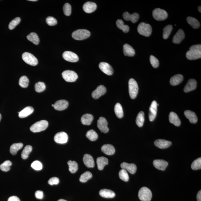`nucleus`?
Segmentation results:
<instances>
[{
  "label": "nucleus",
  "instance_id": "obj_9",
  "mask_svg": "<svg viewBox=\"0 0 201 201\" xmlns=\"http://www.w3.org/2000/svg\"><path fill=\"white\" fill-rule=\"evenodd\" d=\"M152 15L154 18L158 21L164 20L168 17L167 12L164 10L160 8L155 9L153 11Z\"/></svg>",
  "mask_w": 201,
  "mask_h": 201
},
{
  "label": "nucleus",
  "instance_id": "obj_22",
  "mask_svg": "<svg viewBox=\"0 0 201 201\" xmlns=\"http://www.w3.org/2000/svg\"><path fill=\"white\" fill-rule=\"evenodd\" d=\"M197 85V81L195 79H189L184 87V92H189V91L194 90L196 88Z\"/></svg>",
  "mask_w": 201,
  "mask_h": 201
},
{
  "label": "nucleus",
  "instance_id": "obj_13",
  "mask_svg": "<svg viewBox=\"0 0 201 201\" xmlns=\"http://www.w3.org/2000/svg\"><path fill=\"white\" fill-rule=\"evenodd\" d=\"M68 136L65 132H60L57 133L54 137L55 142L59 144H64L68 141Z\"/></svg>",
  "mask_w": 201,
  "mask_h": 201
},
{
  "label": "nucleus",
  "instance_id": "obj_29",
  "mask_svg": "<svg viewBox=\"0 0 201 201\" xmlns=\"http://www.w3.org/2000/svg\"><path fill=\"white\" fill-rule=\"evenodd\" d=\"M185 116L192 123H196L197 122V117L195 112L190 110H186L184 112Z\"/></svg>",
  "mask_w": 201,
  "mask_h": 201
},
{
  "label": "nucleus",
  "instance_id": "obj_61",
  "mask_svg": "<svg viewBox=\"0 0 201 201\" xmlns=\"http://www.w3.org/2000/svg\"><path fill=\"white\" fill-rule=\"evenodd\" d=\"M29 1H32V2H36L37 1V0H29Z\"/></svg>",
  "mask_w": 201,
  "mask_h": 201
},
{
  "label": "nucleus",
  "instance_id": "obj_51",
  "mask_svg": "<svg viewBox=\"0 0 201 201\" xmlns=\"http://www.w3.org/2000/svg\"><path fill=\"white\" fill-rule=\"evenodd\" d=\"M64 14L65 15L69 16L71 15L72 12V8L71 5L68 3H66L64 5L63 7Z\"/></svg>",
  "mask_w": 201,
  "mask_h": 201
},
{
  "label": "nucleus",
  "instance_id": "obj_36",
  "mask_svg": "<svg viewBox=\"0 0 201 201\" xmlns=\"http://www.w3.org/2000/svg\"><path fill=\"white\" fill-rule=\"evenodd\" d=\"M27 39L29 41L32 42L34 45H38L40 42L38 35L35 32H32L27 36Z\"/></svg>",
  "mask_w": 201,
  "mask_h": 201
},
{
  "label": "nucleus",
  "instance_id": "obj_8",
  "mask_svg": "<svg viewBox=\"0 0 201 201\" xmlns=\"http://www.w3.org/2000/svg\"><path fill=\"white\" fill-rule=\"evenodd\" d=\"M62 76L67 82H72L75 81L78 78V75L74 71L66 70L63 72Z\"/></svg>",
  "mask_w": 201,
  "mask_h": 201
},
{
  "label": "nucleus",
  "instance_id": "obj_23",
  "mask_svg": "<svg viewBox=\"0 0 201 201\" xmlns=\"http://www.w3.org/2000/svg\"><path fill=\"white\" fill-rule=\"evenodd\" d=\"M185 36V35L184 31L182 29H179L173 37V43L176 44L180 43L184 39Z\"/></svg>",
  "mask_w": 201,
  "mask_h": 201
},
{
  "label": "nucleus",
  "instance_id": "obj_6",
  "mask_svg": "<svg viewBox=\"0 0 201 201\" xmlns=\"http://www.w3.org/2000/svg\"><path fill=\"white\" fill-rule=\"evenodd\" d=\"M138 196L142 201H150L152 198V193L149 189L143 187L139 191Z\"/></svg>",
  "mask_w": 201,
  "mask_h": 201
},
{
  "label": "nucleus",
  "instance_id": "obj_18",
  "mask_svg": "<svg viewBox=\"0 0 201 201\" xmlns=\"http://www.w3.org/2000/svg\"><path fill=\"white\" fill-rule=\"evenodd\" d=\"M68 106L69 102L68 101L64 99H62L57 101L55 103L53 107L55 110L62 111L66 109Z\"/></svg>",
  "mask_w": 201,
  "mask_h": 201
},
{
  "label": "nucleus",
  "instance_id": "obj_19",
  "mask_svg": "<svg viewBox=\"0 0 201 201\" xmlns=\"http://www.w3.org/2000/svg\"><path fill=\"white\" fill-rule=\"evenodd\" d=\"M120 166L122 169L126 170L130 174H133L136 172L137 166L134 163H128L124 162L121 163Z\"/></svg>",
  "mask_w": 201,
  "mask_h": 201
},
{
  "label": "nucleus",
  "instance_id": "obj_46",
  "mask_svg": "<svg viewBox=\"0 0 201 201\" xmlns=\"http://www.w3.org/2000/svg\"><path fill=\"white\" fill-rule=\"evenodd\" d=\"M29 80L25 76H21L19 80V84L21 87L26 88L28 86Z\"/></svg>",
  "mask_w": 201,
  "mask_h": 201
},
{
  "label": "nucleus",
  "instance_id": "obj_38",
  "mask_svg": "<svg viewBox=\"0 0 201 201\" xmlns=\"http://www.w3.org/2000/svg\"><path fill=\"white\" fill-rule=\"evenodd\" d=\"M117 27L121 29L125 33H127L129 30V27L127 25H124V22L122 19H118L116 22Z\"/></svg>",
  "mask_w": 201,
  "mask_h": 201
},
{
  "label": "nucleus",
  "instance_id": "obj_2",
  "mask_svg": "<svg viewBox=\"0 0 201 201\" xmlns=\"http://www.w3.org/2000/svg\"><path fill=\"white\" fill-rule=\"evenodd\" d=\"M48 125L49 122L45 120L39 121L31 126L30 130L34 133H37L46 129Z\"/></svg>",
  "mask_w": 201,
  "mask_h": 201
},
{
  "label": "nucleus",
  "instance_id": "obj_47",
  "mask_svg": "<svg viewBox=\"0 0 201 201\" xmlns=\"http://www.w3.org/2000/svg\"><path fill=\"white\" fill-rule=\"evenodd\" d=\"M119 176L122 181L127 182L129 180V176L127 171L126 170L122 169L119 171Z\"/></svg>",
  "mask_w": 201,
  "mask_h": 201
},
{
  "label": "nucleus",
  "instance_id": "obj_12",
  "mask_svg": "<svg viewBox=\"0 0 201 201\" xmlns=\"http://www.w3.org/2000/svg\"><path fill=\"white\" fill-rule=\"evenodd\" d=\"M157 104V103L156 101H153L150 106L149 113V120L151 122L153 121L156 117L158 107Z\"/></svg>",
  "mask_w": 201,
  "mask_h": 201
},
{
  "label": "nucleus",
  "instance_id": "obj_48",
  "mask_svg": "<svg viewBox=\"0 0 201 201\" xmlns=\"http://www.w3.org/2000/svg\"><path fill=\"white\" fill-rule=\"evenodd\" d=\"M46 88L45 84L42 82L36 83L35 85V89L37 92H41L45 90Z\"/></svg>",
  "mask_w": 201,
  "mask_h": 201
},
{
  "label": "nucleus",
  "instance_id": "obj_59",
  "mask_svg": "<svg viewBox=\"0 0 201 201\" xmlns=\"http://www.w3.org/2000/svg\"><path fill=\"white\" fill-rule=\"evenodd\" d=\"M198 10L199 11V12L201 13V6H199L198 8Z\"/></svg>",
  "mask_w": 201,
  "mask_h": 201
},
{
  "label": "nucleus",
  "instance_id": "obj_25",
  "mask_svg": "<svg viewBox=\"0 0 201 201\" xmlns=\"http://www.w3.org/2000/svg\"><path fill=\"white\" fill-rule=\"evenodd\" d=\"M101 151L105 154L112 155L115 152V149L113 146L110 144H106L101 148Z\"/></svg>",
  "mask_w": 201,
  "mask_h": 201
},
{
  "label": "nucleus",
  "instance_id": "obj_43",
  "mask_svg": "<svg viewBox=\"0 0 201 201\" xmlns=\"http://www.w3.org/2000/svg\"><path fill=\"white\" fill-rule=\"evenodd\" d=\"M92 173L89 171H86L84 174L81 175L79 178V181L82 183H85L92 178Z\"/></svg>",
  "mask_w": 201,
  "mask_h": 201
},
{
  "label": "nucleus",
  "instance_id": "obj_7",
  "mask_svg": "<svg viewBox=\"0 0 201 201\" xmlns=\"http://www.w3.org/2000/svg\"><path fill=\"white\" fill-rule=\"evenodd\" d=\"M23 60L27 64L35 66L38 64V60L33 55L28 52H24L22 55Z\"/></svg>",
  "mask_w": 201,
  "mask_h": 201
},
{
  "label": "nucleus",
  "instance_id": "obj_45",
  "mask_svg": "<svg viewBox=\"0 0 201 201\" xmlns=\"http://www.w3.org/2000/svg\"><path fill=\"white\" fill-rule=\"evenodd\" d=\"M173 29V26L171 25L166 26L163 29V37L164 39L168 38Z\"/></svg>",
  "mask_w": 201,
  "mask_h": 201
},
{
  "label": "nucleus",
  "instance_id": "obj_62",
  "mask_svg": "<svg viewBox=\"0 0 201 201\" xmlns=\"http://www.w3.org/2000/svg\"><path fill=\"white\" fill-rule=\"evenodd\" d=\"M1 119H2V116H1V114H0V122H1Z\"/></svg>",
  "mask_w": 201,
  "mask_h": 201
},
{
  "label": "nucleus",
  "instance_id": "obj_32",
  "mask_svg": "<svg viewBox=\"0 0 201 201\" xmlns=\"http://www.w3.org/2000/svg\"><path fill=\"white\" fill-rule=\"evenodd\" d=\"M183 76L181 74L175 75L171 77L170 80V83L171 85L176 86L180 84L183 81Z\"/></svg>",
  "mask_w": 201,
  "mask_h": 201
},
{
  "label": "nucleus",
  "instance_id": "obj_41",
  "mask_svg": "<svg viewBox=\"0 0 201 201\" xmlns=\"http://www.w3.org/2000/svg\"><path fill=\"white\" fill-rule=\"evenodd\" d=\"M68 164L69 167V171L72 173H75L77 171L78 168V163L75 161H69Z\"/></svg>",
  "mask_w": 201,
  "mask_h": 201
},
{
  "label": "nucleus",
  "instance_id": "obj_40",
  "mask_svg": "<svg viewBox=\"0 0 201 201\" xmlns=\"http://www.w3.org/2000/svg\"><path fill=\"white\" fill-rule=\"evenodd\" d=\"M32 148L31 145H28L26 146L23 150L21 153V157L23 159H27L28 158L29 153L32 152Z\"/></svg>",
  "mask_w": 201,
  "mask_h": 201
},
{
  "label": "nucleus",
  "instance_id": "obj_3",
  "mask_svg": "<svg viewBox=\"0 0 201 201\" xmlns=\"http://www.w3.org/2000/svg\"><path fill=\"white\" fill-rule=\"evenodd\" d=\"M89 31L85 29H79L74 31L72 34V37L77 40H82L87 39L90 36Z\"/></svg>",
  "mask_w": 201,
  "mask_h": 201
},
{
  "label": "nucleus",
  "instance_id": "obj_57",
  "mask_svg": "<svg viewBox=\"0 0 201 201\" xmlns=\"http://www.w3.org/2000/svg\"><path fill=\"white\" fill-rule=\"evenodd\" d=\"M8 201H20L19 198L16 196H12L9 198Z\"/></svg>",
  "mask_w": 201,
  "mask_h": 201
},
{
  "label": "nucleus",
  "instance_id": "obj_16",
  "mask_svg": "<svg viewBox=\"0 0 201 201\" xmlns=\"http://www.w3.org/2000/svg\"><path fill=\"white\" fill-rule=\"evenodd\" d=\"M122 17L125 20L130 21L133 23H135L138 21L139 18V15L138 13H137L130 14L128 12H126L123 13Z\"/></svg>",
  "mask_w": 201,
  "mask_h": 201
},
{
  "label": "nucleus",
  "instance_id": "obj_27",
  "mask_svg": "<svg viewBox=\"0 0 201 201\" xmlns=\"http://www.w3.org/2000/svg\"><path fill=\"white\" fill-rule=\"evenodd\" d=\"M109 160L105 157L101 156L98 158L96 159L98 169L99 170H102L104 169V166L108 164Z\"/></svg>",
  "mask_w": 201,
  "mask_h": 201
},
{
  "label": "nucleus",
  "instance_id": "obj_58",
  "mask_svg": "<svg viewBox=\"0 0 201 201\" xmlns=\"http://www.w3.org/2000/svg\"><path fill=\"white\" fill-rule=\"evenodd\" d=\"M197 201H201V191H199L198 193L197 196Z\"/></svg>",
  "mask_w": 201,
  "mask_h": 201
},
{
  "label": "nucleus",
  "instance_id": "obj_49",
  "mask_svg": "<svg viewBox=\"0 0 201 201\" xmlns=\"http://www.w3.org/2000/svg\"><path fill=\"white\" fill-rule=\"evenodd\" d=\"M191 167L193 170H194L201 169V158H199L194 160L192 163Z\"/></svg>",
  "mask_w": 201,
  "mask_h": 201
},
{
  "label": "nucleus",
  "instance_id": "obj_34",
  "mask_svg": "<svg viewBox=\"0 0 201 201\" xmlns=\"http://www.w3.org/2000/svg\"><path fill=\"white\" fill-rule=\"evenodd\" d=\"M23 146V144L21 143L13 144L10 148V152L12 155L17 154L19 150L21 149Z\"/></svg>",
  "mask_w": 201,
  "mask_h": 201
},
{
  "label": "nucleus",
  "instance_id": "obj_4",
  "mask_svg": "<svg viewBox=\"0 0 201 201\" xmlns=\"http://www.w3.org/2000/svg\"><path fill=\"white\" fill-rule=\"evenodd\" d=\"M138 32L140 35L148 37L151 35L152 32V28L149 24L142 22L139 24L138 28Z\"/></svg>",
  "mask_w": 201,
  "mask_h": 201
},
{
  "label": "nucleus",
  "instance_id": "obj_37",
  "mask_svg": "<svg viewBox=\"0 0 201 201\" xmlns=\"http://www.w3.org/2000/svg\"><path fill=\"white\" fill-rule=\"evenodd\" d=\"M114 112L117 117L119 119L123 117L124 113L122 106L119 103H117L114 107Z\"/></svg>",
  "mask_w": 201,
  "mask_h": 201
},
{
  "label": "nucleus",
  "instance_id": "obj_17",
  "mask_svg": "<svg viewBox=\"0 0 201 201\" xmlns=\"http://www.w3.org/2000/svg\"><path fill=\"white\" fill-rule=\"evenodd\" d=\"M168 164L167 162L164 160L156 159L153 161V165L154 167L160 170H165Z\"/></svg>",
  "mask_w": 201,
  "mask_h": 201
},
{
  "label": "nucleus",
  "instance_id": "obj_33",
  "mask_svg": "<svg viewBox=\"0 0 201 201\" xmlns=\"http://www.w3.org/2000/svg\"><path fill=\"white\" fill-rule=\"evenodd\" d=\"M94 119V117L92 114H86L82 116L81 119V122L83 125H89L92 123Z\"/></svg>",
  "mask_w": 201,
  "mask_h": 201
},
{
  "label": "nucleus",
  "instance_id": "obj_53",
  "mask_svg": "<svg viewBox=\"0 0 201 201\" xmlns=\"http://www.w3.org/2000/svg\"><path fill=\"white\" fill-rule=\"evenodd\" d=\"M31 166L34 169L37 171L41 170L42 168V163L38 161H35L32 162L31 165Z\"/></svg>",
  "mask_w": 201,
  "mask_h": 201
},
{
  "label": "nucleus",
  "instance_id": "obj_42",
  "mask_svg": "<svg viewBox=\"0 0 201 201\" xmlns=\"http://www.w3.org/2000/svg\"><path fill=\"white\" fill-rule=\"evenodd\" d=\"M86 137L92 141H95L98 138V135L94 130H90L88 131L86 135Z\"/></svg>",
  "mask_w": 201,
  "mask_h": 201
},
{
  "label": "nucleus",
  "instance_id": "obj_56",
  "mask_svg": "<svg viewBox=\"0 0 201 201\" xmlns=\"http://www.w3.org/2000/svg\"><path fill=\"white\" fill-rule=\"evenodd\" d=\"M35 196L37 199H42L43 197V193L42 191L38 190L35 192Z\"/></svg>",
  "mask_w": 201,
  "mask_h": 201
},
{
  "label": "nucleus",
  "instance_id": "obj_21",
  "mask_svg": "<svg viewBox=\"0 0 201 201\" xmlns=\"http://www.w3.org/2000/svg\"><path fill=\"white\" fill-rule=\"evenodd\" d=\"M154 144L156 147L161 149H166L168 148L172 145V142L171 141H168L164 139L156 140L154 142Z\"/></svg>",
  "mask_w": 201,
  "mask_h": 201
},
{
  "label": "nucleus",
  "instance_id": "obj_28",
  "mask_svg": "<svg viewBox=\"0 0 201 201\" xmlns=\"http://www.w3.org/2000/svg\"><path fill=\"white\" fill-rule=\"evenodd\" d=\"M34 111L33 108L31 106H28L19 112V117L20 118H24L28 116L33 113Z\"/></svg>",
  "mask_w": 201,
  "mask_h": 201
},
{
  "label": "nucleus",
  "instance_id": "obj_50",
  "mask_svg": "<svg viewBox=\"0 0 201 201\" xmlns=\"http://www.w3.org/2000/svg\"><path fill=\"white\" fill-rule=\"evenodd\" d=\"M21 18L19 17H17L13 19L11 21L9 25V28L11 30L14 29L17 25L20 23Z\"/></svg>",
  "mask_w": 201,
  "mask_h": 201
},
{
  "label": "nucleus",
  "instance_id": "obj_5",
  "mask_svg": "<svg viewBox=\"0 0 201 201\" xmlns=\"http://www.w3.org/2000/svg\"><path fill=\"white\" fill-rule=\"evenodd\" d=\"M129 93L131 98L135 99L138 94L139 87L138 83L133 78H131L129 82Z\"/></svg>",
  "mask_w": 201,
  "mask_h": 201
},
{
  "label": "nucleus",
  "instance_id": "obj_1",
  "mask_svg": "<svg viewBox=\"0 0 201 201\" xmlns=\"http://www.w3.org/2000/svg\"><path fill=\"white\" fill-rule=\"evenodd\" d=\"M186 58L189 60H194L201 58V45H194L189 48L186 54Z\"/></svg>",
  "mask_w": 201,
  "mask_h": 201
},
{
  "label": "nucleus",
  "instance_id": "obj_44",
  "mask_svg": "<svg viewBox=\"0 0 201 201\" xmlns=\"http://www.w3.org/2000/svg\"><path fill=\"white\" fill-rule=\"evenodd\" d=\"M12 165V163L11 161L7 160L0 165V169L4 172H7L10 169V167Z\"/></svg>",
  "mask_w": 201,
  "mask_h": 201
},
{
  "label": "nucleus",
  "instance_id": "obj_15",
  "mask_svg": "<svg viewBox=\"0 0 201 201\" xmlns=\"http://www.w3.org/2000/svg\"><path fill=\"white\" fill-rule=\"evenodd\" d=\"M107 92V89L104 85H100L92 93V96L94 99H97L101 96L104 95Z\"/></svg>",
  "mask_w": 201,
  "mask_h": 201
},
{
  "label": "nucleus",
  "instance_id": "obj_30",
  "mask_svg": "<svg viewBox=\"0 0 201 201\" xmlns=\"http://www.w3.org/2000/svg\"><path fill=\"white\" fill-rule=\"evenodd\" d=\"M99 194L101 196L105 198H112L116 196L115 193L113 191L107 189H101Z\"/></svg>",
  "mask_w": 201,
  "mask_h": 201
},
{
  "label": "nucleus",
  "instance_id": "obj_10",
  "mask_svg": "<svg viewBox=\"0 0 201 201\" xmlns=\"http://www.w3.org/2000/svg\"><path fill=\"white\" fill-rule=\"evenodd\" d=\"M63 58L66 61L76 62L79 60V57L76 54L70 51H65L63 54Z\"/></svg>",
  "mask_w": 201,
  "mask_h": 201
},
{
  "label": "nucleus",
  "instance_id": "obj_60",
  "mask_svg": "<svg viewBox=\"0 0 201 201\" xmlns=\"http://www.w3.org/2000/svg\"><path fill=\"white\" fill-rule=\"evenodd\" d=\"M67 201L64 200V199H59V200L58 201Z\"/></svg>",
  "mask_w": 201,
  "mask_h": 201
},
{
  "label": "nucleus",
  "instance_id": "obj_54",
  "mask_svg": "<svg viewBox=\"0 0 201 201\" xmlns=\"http://www.w3.org/2000/svg\"><path fill=\"white\" fill-rule=\"evenodd\" d=\"M47 23L48 25L51 26H55L57 24V21L56 19L52 17H49L46 19Z\"/></svg>",
  "mask_w": 201,
  "mask_h": 201
},
{
  "label": "nucleus",
  "instance_id": "obj_11",
  "mask_svg": "<svg viewBox=\"0 0 201 201\" xmlns=\"http://www.w3.org/2000/svg\"><path fill=\"white\" fill-rule=\"evenodd\" d=\"M97 127L101 131L104 133H107L109 131L108 122L105 118L100 117L97 121Z\"/></svg>",
  "mask_w": 201,
  "mask_h": 201
},
{
  "label": "nucleus",
  "instance_id": "obj_52",
  "mask_svg": "<svg viewBox=\"0 0 201 201\" xmlns=\"http://www.w3.org/2000/svg\"><path fill=\"white\" fill-rule=\"evenodd\" d=\"M150 61L152 66L155 68H157L159 66V62L158 59L153 55L150 57Z\"/></svg>",
  "mask_w": 201,
  "mask_h": 201
},
{
  "label": "nucleus",
  "instance_id": "obj_39",
  "mask_svg": "<svg viewBox=\"0 0 201 201\" xmlns=\"http://www.w3.org/2000/svg\"><path fill=\"white\" fill-rule=\"evenodd\" d=\"M145 121V114L143 112H139L136 119V123L139 127H142Z\"/></svg>",
  "mask_w": 201,
  "mask_h": 201
},
{
  "label": "nucleus",
  "instance_id": "obj_20",
  "mask_svg": "<svg viewBox=\"0 0 201 201\" xmlns=\"http://www.w3.org/2000/svg\"><path fill=\"white\" fill-rule=\"evenodd\" d=\"M96 8H97V5L95 3L92 2H87L85 3L83 6L84 11L88 14L94 12L95 11Z\"/></svg>",
  "mask_w": 201,
  "mask_h": 201
},
{
  "label": "nucleus",
  "instance_id": "obj_55",
  "mask_svg": "<svg viewBox=\"0 0 201 201\" xmlns=\"http://www.w3.org/2000/svg\"><path fill=\"white\" fill-rule=\"evenodd\" d=\"M59 183V179L58 178L53 177L51 178L48 181V183L50 185L58 184Z\"/></svg>",
  "mask_w": 201,
  "mask_h": 201
},
{
  "label": "nucleus",
  "instance_id": "obj_63",
  "mask_svg": "<svg viewBox=\"0 0 201 201\" xmlns=\"http://www.w3.org/2000/svg\"><path fill=\"white\" fill-rule=\"evenodd\" d=\"M54 104H52V107H54Z\"/></svg>",
  "mask_w": 201,
  "mask_h": 201
},
{
  "label": "nucleus",
  "instance_id": "obj_31",
  "mask_svg": "<svg viewBox=\"0 0 201 201\" xmlns=\"http://www.w3.org/2000/svg\"><path fill=\"white\" fill-rule=\"evenodd\" d=\"M123 53L125 56L133 57L135 55V52L131 45L126 44L123 45Z\"/></svg>",
  "mask_w": 201,
  "mask_h": 201
},
{
  "label": "nucleus",
  "instance_id": "obj_35",
  "mask_svg": "<svg viewBox=\"0 0 201 201\" xmlns=\"http://www.w3.org/2000/svg\"><path fill=\"white\" fill-rule=\"evenodd\" d=\"M187 21L189 25L194 29L198 28L200 26V23L199 21L195 18L191 17L187 18Z\"/></svg>",
  "mask_w": 201,
  "mask_h": 201
},
{
  "label": "nucleus",
  "instance_id": "obj_26",
  "mask_svg": "<svg viewBox=\"0 0 201 201\" xmlns=\"http://www.w3.org/2000/svg\"><path fill=\"white\" fill-rule=\"evenodd\" d=\"M169 121L171 123L174 124L176 126H179L181 122L178 115L174 112H171L169 114Z\"/></svg>",
  "mask_w": 201,
  "mask_h": 201
},
{
  "label": "nucleus",
  "instance_id": "obj_24",
  "mask_svg": "<svg viewBox=\"0 0 201 201\" xmlns=\"http://www.w3.org/2000/svg\"><path fill=\"white\" fill-rule=\"evenodd\" d=\"M83 162L88 168H93L95 166L94 159L90 155L86 154L83 157Z\"/></svg>",
  "mask_w": 201,
  "mask_h": 201
},
{
  "label": "nucleus",
  "instance_id": "obj_14",
  "mask_svg": "<svg viewBox=\"0 0 201 201\" xmlns=\"http://www.w3.org/2000/svg\"><path fill=\"white\" fill-rule=\"evenodd\" d=\"M99 67L103 72L108 75H112L113 73V68L109 63L102 62L99 63Z\"/></svg>",
  "mask_w": 201,
  "mask_h": 201
}]
</instances>
